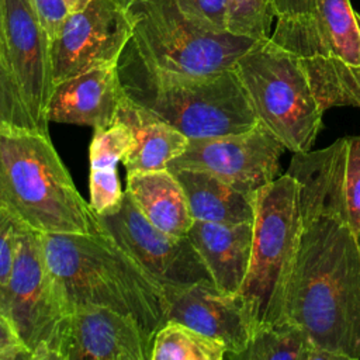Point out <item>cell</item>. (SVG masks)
Returning a JSON list of instances; mask_svg holds the SVG:
<instances>
[{"instance_id": "6da1fadb", "label": "cell", "mask_w": 360, "mask_h": 360, "mask_svg": "<svg viewBox=\"0 0 360 360\" xmlns=\"http://www.w3.org/2000/svg\"><path fill=\"white\" fill-rule=\"evenodd\" d=\"M347 138L294 153L301 226L284 300V321L336 360H360V238L346 200Z\"/></svg>"}, {"instance_id": "7a4b0ae2", "label": "cell", "mask_w": 360, "mask_h": 360, "mask_svg": "<svg viewBox=\"0 0 360 360\" xmlns=\"http://www.w3.org/2000/svg\"><path fill=\"white\" fill-rule=\"evenodd\" d=\"M45 256L73 312L107 307L139 323L152 339L167 321L165 290L97 225L91 233H41Z\"/></svg>"}, {"instance_id": "3957f363", "label": "cell", "mask_w": 360, "mask_h": 360, "mask_svg": "<svg viewBox=\"0 0 360 360\" xmlns=\"http://www.w3.org/2000/svg\"><path fill=\"white\" fill-rule=\"evenodd\" d=\"M118 75L132 104L188 139L240 134L259 124L235 69L204 77L169 75L148 68L125 48Z\"/></svg>"}, {"instance_id": "277c9868", "label": "cell", "mask_w": 360, "mask_h": 360, "mask_svg": "<svg viewBox=\"0 0 360 360\" xmlns=\"http://www.w3.org/2000/svg\"><path fill=\"white\" fill-rule=\"evenodd\" d=\"M0 202L39 233H91L96 217L49 134L0 131Z\"/></svg>"}, {"instance_id": "5b68a950", "label": "cell", "mask_w": 360, "mask_h": 360, "mask_svg": "<svg viewBox=\"0 0 360 360\" xmlns=\"http://www.w3.org/2000/svg\"><path fill=\"white\" fill-rule=\"evenodd\" d=\"M269 38L298 59L323 111L360 108V14L350 0H316L311 15L277 20Z\"/></svg>"}, {"instance_id": "8992f818", "label": "cell", "mask_w": 360, "mask_h": 360, "mask_svg": "<svg viewBox=\"0 0 360 360\" xmlns=\"http://www.w3.org/2000/svg\"><path fill=\"white\" fill-rule=\"evenodd\" d=\"M132 25L127 49L148 68L204 77L233 69L257 41L205 30L180 10L177 0H120Z\"/></svg>"}, {"instance_id": "52a82bcc", "label": "cell", "mask_w": 360, "mask_h": 360, "mask_svg": "<svg viewBox=\"0 0 360 360\" xmlns=\"http://www.w3.org/2000/svg\"><path fill=\"white\" fill-rule=\"evenodd\" d=\"M301 226L298 181L284 173L256 194L252 255L236 294L253 332L284 321V300ZM253 335V333H252Z\"/></svg>"}, {"instance_id": "ba28073f", "label": "cell", "mask_w": 360, "mask_h": 360, "mask_svg": "<svg viewBox=\"0 0 360 360\" xmlns=\"http://www.w3.org/2000/svg\"><path fill=\"white\" fill-rule=\"evenodd\" d=\"M259 120L287 150H311L323 110L298 59L270 38L257 41L233 66Z\"/></svg>"}, {"instance_id": "9c48e42d", "label": "cell", "mask_w": 360, "mask_h": 360, "mask_svg": "<svg viewBox=\"0 0 360 360\" xmlns=\"http://www.w3.org/2000/svg\"><path fill=\"white\" fill-rule=\"evenodd\" d=\"M0 300L32 360H66L72 309L48 264L41 233L28 226Z\"/></svg>"}, {"instance_id": "30bf717a", "label": "cell", "mask_w": 360, "mask_h": 360, "mask_svg": "<svg viewBox=\"0 0 360 360\" xmlns=\"http://www.w3.org/2000/svg\"><path fill=\"white\" fill-rule=\"evenodd\" d=\"M94 217L97 228L160 284L167 301L183 288L212 281L188 236L158 229L142 215L127 191L117 207L104 214L94 212Z\"/></svg>"}, {"instance_id": "8fae6325", "label": "cell", "mask_w": 360, "mask_h": 360, "mask_svg": "<svg viewBox=\"0 0 360 360\" xmlns=\"http://www.w3.org/2000/svg\"><path fill=\"white\" fill-rule=\"evenodd\" d=\"M284 149L264 125L257 124L240 134L188 139L186 149L166 167L204 170L242 193L256 195L280 176Z\"/></svg>"}, {"instance_id": "7c38bea8", "label": "cell", "mask_w": 360, "mask_h": 360, "mask_svg": "<svg viewBox=\"0 0 360 360\" xmlns=\"http://www.w3.org/2000/svg\"><path fill=\"white\" fill-rule=\"evenodd\" d=\"M132 35V25L120 0H91L69 13L51 41L53 84L91 69L118 63Z\"/></svg>"}, {"instance_id": "4fadbf2b", "label": "cell", "mask_w": 360, "mask_h": 360, "mask_svg": "<svg viewBox=\"0 0 360 360\" xmlns=\"http://www.w3.org/2000/svg\"><path fill=\"white\" fill-rule=\"evenodd\" d=\"M1 41L39 129L48 132L45 111L53 90L51 39L28 0H0Z\"/></svg>"}, {"instance_id": "5bb4252c", "label": "cell", "mask_w": 360, "mask_h": 360, "mask_svg": "<svg viewBox=\"0 0 360 360\" xmlns=\"http://www.w3.org/2000/svg\"><path fill=\"white\" fill-rule=\"evenodd\" d=\"M153 339L136 321L107 307L72 312L66 360H152Z\"/></svg>"}, {"instance_id": "9a60e30c", "label": "cell", "mask_w": 360, "mask_h": 360, "mask_svg": "<svg viewBox=\"0 0 360 360\" xmlns=\"http://www.w3.org/2000/svg\"><path fill=\"white\" fill-rule=\"evenodd\" d=\"M179 321L226 347L233 359L249 343L253 326L236 294L221 291L212 281L193 284L169 298L167 321Z\"/></svg>"}, {"instance_id": "2e32d148", "label": "cell", "mask_w": 360, "mask_h": 360, "mask_svg": "<svg viewBox=\"0 0 360 360\" xmlns=\"http://www.w3.org/2000/svg\"><path fill=\"white\" fill-rule=\"evenodd\" d=\"M124 98L118 63H114L56 83L45 118L48 122L108 128L117 122Z\"/></svg>"}, {"instance_id": "e0dca14e", "label": "cell", "mask_w": 360, "mask_h": 360, "mask_svg": "<svg viewBox=\"0 0 360 360\" xmlns=\"http://www.w3.org/2000/svg\"><path fill=\"white\" fill-rule=\"evenodd\" d=\"M187 236L208 269L214 284L224 292L238 294L250 263L253 224L194 221Z\"/></svg>"}, {"instance_id": "ac0fdd59", "label": "cell", "mask_w": 360, "mask_h": 360, "mask_svg": "<svg viewBox=\"0 0 360 360\" xmlns=\"http://www.w3.org/2000/svg\"><path fill=\"white\" fill-rule=\"evenodd\" d=\"M125 191L158 229L176 236L187 235L194 219L181 184L167 167L127 173Z\"/></svg>"}, {"instance_id": "d6986e66", "label": "cell", "mask_w": 360, "mask_h": 360, "mask_svg": "<svg viewBox=\"0 0 360 360\" xmlns=\"http://www.w3.org/2000/svg\"><path fill=\"white\" fill-rule=\"evenodd\" d=\"M170 172L183 187L194 221L253 224L256 195L242 193L204 170L174 169Z\"/></svg>"}, {"instance_id": "ffe728a7", "label": "cell", "mask_w": 360, "mask_h": 360, "mask_svg": "<svg viewBox=\"0 0 360 360\" xmlns=\"http://www.w3.org/2000/svg\"><path fill=\"white\" fill-rule=\"evenodd\" d=\"M117 121L127 124L135 136V145L122 159L127 173L165 169L188 143L186 135L136 107L127 97L121 104Z\"/></svg>"}, {"instance_id": "44dd1931", "label": "cell", "mask_w": 360, "mask_h": 360, "mask_svg": "<svg viewBox=\"0 0 360 360\" xmlns=\"http://www.w3.org/2000/svg\"><path fill=\"white\" fill-rule=\"evenodd\" d=\"M135 145L131 128L117 121L108 128L94 129L90 142V208L104 214L117 207L124 195L117 174V163L122 160Z\"/></svg>"}, {"instance_id": "7402d4cb", "label": "cell", "mask_w": 360, "mask_h": 360, "mask_svg": "<svg viewBox=\"0 0 360 360\" xmlns=\"http://www.w3.org/2000/svg\"><path fill=\"white\" fill-rule=\"evenodd\" d=\"M232 360H336L318 349L307 333L290 321L257 328L248 346Z\"/></svg>"}, {"instance_id": "603a6c76", "label": "cell", "mask_w": 360, "mask_h": 360, "mask_svg": "<svg viewBox=\"0 0 360 360\" xmlns=\"http://www.w3.org/2000/svg\"><path fill=\"white\" fill-rule=\"evenodd\" d=\"M226 347L179 322L166 321L153 336L152 360H224Z\"/></svg>"}, {"instance_id": "cb8c5ba5", "label": "cell", "mask_w": 360, "mask_h": 360, "mask_svg": "<svg viewBox=\"0 0 360 360\" xmlns=\"http://www.w3.org/2000/svg\"><path fill=\"white\" fill-rule=\"evenodd\" d=\"M0 131H41L30 112L3 41H0Z\"/></svg>"}, {"instance_id": "d4e9b609", "label": "cell", "mask_w": 360, "mask_h": 360, "mask_svg": "<svg viewBox=\"0 0 360 360\" xmlns=\"http://www.w3.org/2000/svg\"><path fill=\"white\" fill-rule=\"evenodd\" d=\"M226 31L256 41L270 37L276 17L271 0H225Z\"/></svg>"}, {"instance_id": "484cf974", "label": "cell", "mask_w": 360, "mask_h": 360, "mask_svg": "<svg viewBox=\"0 0 360 360\" xmlns=\"http://www.w3.org/2000/svg\"><path fill=\"white\" fill-rule=\"evenodd\" d=\"M24 228L25 225L0 202V285L6 284L11 274Z\"/></svg>"}, {"instance_id": "4316f807", "label": "cell", "mask_w": 360, "mask_h": 360, "mask_svg": "<svg viewBox=\"0 0 360 360\" xmlns=\"http://www.w3.org/2000/svg\"><path fill=\"white\" fill-rule=\"evenodd\" d=\"M346 200L352 226L360 238V136H347Z\"/></svg>"}, {"instance_id": "83f0119b", "label": "cell", "mask_w": 360, "mask_h": 360, "mask_svg": "<svg viewBox=\"0 0 360 360\" xmlns=\"http://www.w3.org/2000/svg\"><path fill=\"white\" fill-rule=\"evenodd\" d=\"M177 4L197 25L217 32L226 31L225 0H177Z\"/></svg>"}, {"instance_id": "f1b7e54d", "label": "cell", "mask_w": 360, "mask_h": 360, "mask_svg": "<svg viewBox=\"0 0 360 360\" xmlns=\"http://www.w3.org/2000/svg\"><path fill=\"white\" fill-rule=\"evenodd\" d=\"M28 3L52 41L69 15L65 0H28Z\"/></svg>"}, {"instance_id": "f546056e", "label": "cell", "mask_w": 360, "mask_h": 360, "mask_svg": "<svg viewBox=\"0 0 360 360\" xmlns=\"http://www.w3.org/2000/svg\"><path fill=\"white\" fill-rule=\"evenodd\" d=\"M277 20L300 18L315 11L316 0H271Z\"/></svg>"}, {"instance_id": "4dcf8cb0", "label": "cell", "mask_w": 360, "mask_h": 360, "mask_svg": "<svg viewBox=\"0 0 360 360\" xmlns=\"http://www.w3.org/2000/svg\"><path fill=\"white\" fill-rule=\"evenodd\" d=\"M0 345L1 346H22L7 314H6L1 300H0Z\"/></svg>"}, {"instance_id": "1f68e13d", "label": "cell", "mask_w": 360, "mask_h": 360, "mask_svg": "<svg viewBox=\"0 0 360 360\" xmlns=\"http://www.w3.org/2000/svg\"><path fill=\"white\" fill-rule=\"evenodd\" d=\"M0 360H32L28 350L22 346H1Z\"/></svg>"}, {"instance_id": "d6a6232c", "label": "cell", "mask_w": 360, "mask_h": 360, "mask_svg": "<svg viewBox=\"0 0 360 360\" xmlns=\"http://www.w3.org/2000/svg\"><path fill=\"white\" fill-rule=\"evenodd\" d=\"M91 0H65L69 13H75V11H80L83 10Z\"/></svg>"}, {"instance_id": "836d02e7", "label": "cell", "mask_w": 360, "mask_h": 360, "mask_svg": "<svg viewBox=\"0 0 360 360\" xmlns=\"http://www.w3.org/2000/svg\"><path fill=\"white\" fill-rule=\"evenodd\" d=\"M1 37L3 34H1V3H0V41H1Z\"/></svg>"}]
</instances>
